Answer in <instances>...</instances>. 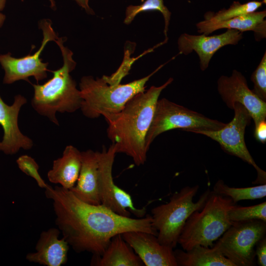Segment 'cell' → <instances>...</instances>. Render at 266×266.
<instances>
[{"instance_id": "6da1fadb", "label": "cell", "mask_w": 266, "mask_h": 266, "mask_svg": "<svg viewBox=\"0 0 266 266\" xmlns=\"http://www.w3.org/2000/svg\"><path fill=\"white\" fill-rule=\"evenodd\" d=\"M53 201L55 223L63 237L76 253L88 252L101 256L116 235L141 231L157 236L151 215L140 218L125 217L102 204L85 202L61 186L45 189Z\"/></svg>"}, {"instance_id": "7a4b0ae2", "label": "cell", "mask_w": 266, "mask_h": 266, "mask_svg": "<svg viewBox=\"0 0 266 266\" xmlns=\"http://www.w3.org/2000/svg\"><path fill=\"white\" fill-rule=\"evenodd\" d=\"M173 80L169 78L160 86L148 90L132 98L118 113L105 119L108 126V137L114 144L116 153L131 157L139 166L145 163L147 151L145 138L151 124L157 102L162 92Z\"/></svg>"}, {"instance_id": "3957f363", "label": "cell", "mask_w": 266, "mask_h": 266, "mask_svg": "<svg viewBox=\"0 0 266 266\" xmlns=\"http://www.w3.org/2000/svg\"><path fill=\"white\" fill-rule=\"evenodd\" d=\"M66 37H59L54 41L59 47L63 60L62 67L50 70L53 77L43 84H32L33 96L32 106L39 115L45 116L58 126L57 112L73 113L80 108L82 99L76 87L75 80L70 75L76 66L73 52L64 45Z\"/></svg>"}, {"instance_id": "277c9868", "label": "cell", "mask_w": 266, "mask_h": 266, "mask_svg": "<svg viewBox=\"0 0 266 266\" xmlns=\"http://www.w3.org/2000/svg\"><path fill=\"white\" fill-rule=\"evenodd\" d=\"M165 64L147 76L125 84L109 85L102 76L95 79L90 75L83 76L79 83L83 114L90 119L102 115L106 119L118 113L132 98L146 91L147 81Z\"/></svg>"}, {"instance_id": "5b68a950", "label": "cell", "mask_w": 266, "mask_h": 266, "mask_svg": "<svg viewBox=\"0 0 266 266\" xmlns=\"http://www.w3.org/2000/svg\"><path fill=\"white\" fill-rule=\"evenodd\" d=\"M234 204L230 198L211 191L203 207L194 211L185 223L178 239L183 250L197 245L212 247L232 225L228 211Z\"/></svg>"}, {"instance_id": "8992f818", "label": "cell", "mask_w": 266, "mask_h": 266, "mask_svg": "<svg viewBox=\"0 0 266 266\" xmlns=\"http://www.w3.org/2000/svg\"><path fill=\"white\" fill-rule=\"evenodd\" d=\"M199 189L198 185L184 187L174 193L169 202L152 209V224L158 232L157 237L161 244L174 248L188 218L203 207L211 191L208 189L194 202Z\"/></svg>"}, {"instance_id": "52a82bcc", "label": "cell", "mask_w": 266, "mask_h": 266, "mask_svg": "<svg viewBox=\"0 0 266 266\" xmlns=\"http://www.w3.org/2000/svg\"><path fill=\"white\" fill-rule=\"evenodd\" d=\"M226 125L163 98L157 102L153 118L146 136L145 147L148 151L157 136L171 130L179 129L188 132L195 130L217 131Z\"/></svg>"}, {"instance_id": "ba28073f", "label": "cell", "mask_w": 266, "mask_h": 266, "mask_svg": "<svg viewBox=\"0 0 266 266\" xmlns=\"http://www.w3.org/2000/svg\"><path fill=\"white\" fill-rule=\"evenodd\" d=\"M266 233V222L261 220L233 222L213 246L235 266H252L255 247Z\"/></svg>"}, {"instance_id": "9c48e42d", "label": "cell", "mask_w": 266, "mask_h": 266, "mask_svg": "<svg viewBox=\"0 0 266 266\" xmlns=\"http://www.w3.org/2000/svg\"><path fill=\"white\" fill-rule=\"evenodd\" d=\"M234 115L232 120L221 129L217 131L195 130L189 132L205 135L219 143L227 153L235 156L252 166L257 172V178L253 184H265L266 173L260 168L249 152L244 139L245 131L252 117L242 104L235 103Z\"/></svg>"}, {"instance_id": "30bf717a", "label": "cell", "mask_w": 266, "mask_h": 266, "mask_svg": "<svg viewBox=\"0 0 266 266\" xmlns=\"http://www.w3.org/2000/svg\"><path fill=\"white\" fill-rule=\"evenodd\" d=\"M49 19H43L38 22V28L43 34L41 45L35 53L22 58H15L11 53L0 54V64L4 71L3 83L10 84L23 80L30 82L29 78L33 77L37 83L47 77L48 63H44L40 55L46 44L55 41L59 37L52 27Z\"/></svg>"}, {"instance_id": "8fae6325", "label": "cell", "mask_w": 266, "mask_h": 266, "mask_svg": "<svg viewBox=\"0 0 266 266\" xmlns=\"http://www.w3.org/2000/svg\"><path fill=\"white\" fill-rule=\"evenodd\" d=\"M99 161V185L100 204L125 217L133 214L138 218L146 215V208H136L131 195L116 185L112 177V166L116 154L113 143L108 149L97 151Z\"/></svg>"}, {"instance_id": "7c38bea8", "label": "cell", "mask_w": 266, "mask_h": 266, "mask_svg": "<svg viewBox=\"0 0 266 266\" xmlns=\"http://www.w3.org/2000/svg\"><path fill=\"white\" fill-rule=\"evenodd\" d=\"M217 83L218 93L229 108L233 109L236 102L242 104L251 115L255 127L266 120V102L249 88L241 72L233 69L230 76H221Z\"/></svg>"}, {"instance_id": "4fadbf2b", "label": "cell", "mask_w": 266, "mask_h": 266, "mask_svg": "<svg viewBox=\"0 0 266 266\" xmlns=\"http://www.w3.org/2000/svg\"><path fill=\"white\" fill-rule=\"evenodd\" d=\"M242 38V32L232 29H227L222 33L211 36L183 33L179 37L177 45L180 54L187 55L195 51L199 58L200 68L204 71L217 51L227 45L237 44Z\"/></svg>"}, {"instance_id": "5bb4252c", "label": "cell", "mask_w": 266, "mask_h": 266, "mask_svg": "<svg viewBox=\"0 0 266 266\" xmlns=\"http://www.w3.org/2000/svg\"><path fill=\"white\" fill-rule=\"evenodd\" d=\"M27 102L25 97L18 94L14 97L13 103L9 105L0 96V125L3 130L0 151L5 154H15L20 149L30 150L33 145L32 139L20 131L18 123L20 109Z\"/></svg>"}, {"instance_id": "9a60e30c", "label": "cell", "mask_w": 266, "mask_h": 266, "mask_svg": "<svg viewBox=\"0 0 266 266\" xmlns=\"http://www.w3.org/2000/svg\"><path fill=\"white\" fill-rule=\"evenodd\" d=\"M146 266H178L173 248L161 244L157 236L141 231L121 234Z\"/></svg>"}, {"instance_id": "2e32d148", "label": "cell", "mask_w": 266, "mask_h": 266, "mask_svg": "<svg viewBox=\"0 0 266 266\" xmlns=\"http://www.w3.org/2000/svg\"><path fill=\"white\" fill-rule=\"evenodd\" d=\"M57 228L43 231L36 244L35 252L29 253L26 259L32 263L46 266H61L67 261L69 244L63 237Z\"/></svg>"}, {"instance_id": "e0dca14e", "label": "cell", "mask_w": 266, "mask_h": 266, "mask_svg": "<svg viewBox=\"0 0 266 266\" xmlns=\"http://www.w3.org/2000/svg\"><path fill=\"white\" fill-rule=\"evenodd\" d=\"M80 200L93 205L100 204L97 151L81 152V166L77 182L69 190Z\"/></svg>"}, {"instance_id": "ac0fdd59", "label": "cell", "mask_w": 266, "mask_h": 266, "mask_svg": "<svg viewBox=\"0 0 266 266\" xmlns=\"http://www.w3.org/2000/svg\"><path fill=\"white\" fill-rule=\"evenodd\" d=\"M266 10L254 11L227 20L211 22L204 20L196 24L199 33L209 35L215 31L226 29L235 30L243 33L253 31L255 38L260 41L266 36Z\"/></svg>"}, {"instance_id": "d6986e66", "label": "cell", "mask_w": 266, "mask_h": 266, "mask_svg": "<svg viewBox=\"0 0 266 266\" xmlns=\"http://www.w3.org/2000/svg\"><path fill=\"white\" fill-rule=\"evenodd\" d=\"M81 166V152L74 146L66 147L62 157L54 160L47 173L49 181L70 190L75 185Z\"/></svg>"}, {"instance_id": "ffe728a7", "label": "cell", "mask_w": 266, "mask_h": 266, "mask_svg": "<svg viewBox=\"0 0 266 266\" xmlns=\"http://www.w3.org/2000/svg\"><path fill=\"white\" fill-rule=\"evenodd\" d=\"M91 265L99 266H142L141 259L124 240L121 234L114 236L103 254L93 257Z\"/></svg>"}, {"instance_id": "44dd1931", "label": "cell", "mask_w": 266, "mask_h": 266, "mask_svg": "<svg viewBox=\"0 0 266 266\" xmlns=\"http://www.w3.org/2000/svg\"><path fill=\"white\" fill-rule=\"evenodd\" d=\"M173 252L178 266H235L214 246L197 245L187 251L176 249Z\"/></svg>"}, {"instance_id": "7402d4cb", "label": "cell", "mask_w": 266, "mask_h": 266, "mask_svg": "<svg viewBox=\"0 0 266 266\" xmlns=\"http://www.w3.org/2000/svg\"><path fill=\"white\" fill-rule=\"evenodd\" d=\"M213 193L230 198L234 203L242 200L262 199L266 196V184L246 188L230 187L219 180L214 187Z\"/></svg>"}, {"instance_id": "603a6c76", "label": "cell", "mask_w": 266, "mask_h": 266, "mask_svg": "<svg viewBox=\"0 0 266 266\" xmlns=\"http://www.w3.org/2000/svg\"><path fill=\"white\" fill-rule=\"evenodd\" d=\"M154 10L159 11L162 14L165 21L164 33L165 38H168L167 33L170 23L171 12L164 4V0H146L139 5H129L126 9L124 23L126 25H129L139 13Z\"/></svg>"}, {"instance_id": "cb8c5ba5", "label": "cell", "mask_w": 266, "mask_h": 266, "mask_svg": "<svg viewBox=\"0 0 266 266\" xmlns=\"http://www.w3.org/2000/svg\"><path fill=\"white\" fill-rule=\"evenodd\" d=\"M263 3L262 1L253 0L244 3L234 1L227 9L224 8L216 13H206L204 14V20L213 22L227 20L256 11L262 6Z\"/></svg>"}, {"instance_id": "d4e9b609", "label": "cell", "mask_w": 266, "mask_h": 266, "mask_svg": "<svg viewBox=\"0 0 266 266\" xmlns=\"http://www.w3.org/2000/svg\"><path fill=\"white\" fill-rule=\"evenodd\" d=\"M228 217L232 222L259 219L266 222V202L250 206L233 205L228 211Z\"/></svg>"}, {"instance_id": "484cf974", "label": "cell", "mask_w": 266, "mask_h": 266, "mask_svg": "<svg viewBox=\"0 0 266 266\" xmlns=\"http://www.w3.org/2000/svg\"><path fill=\"white\" fill-rule=\"evenodd\" d=\"M251 80L254 84L253 92L261 100L266 101V53L253 72Z\"/></svg>"}, {"instance_id": "4316f807", "label": "cell", "mask_w": 266, "mask_h": 266, "mask_svg": "<svg viewBox=\"0 0 266 266\" xmlns=\"http://www.w3.org/2000/svg\"><path fill=\"white\" fill-rule=\"evenodd\" d=\"M16 163L19 169L34 179L39 187L45 189L49 186L40 175L38 165L32 157L27 155H22L17 159Z\"/></svg>"}, {"instance_id": "83f0119b", "label": "cell", "mask_w": 266, "mask_h": 266, "mask_svg": "<svg viewBox=\"0 0 266 266\" xmlns=\"http://www.w3.org/2000/svg\"><path fill=\"white\" fill-rule=\"evenodd\" d=\"M255 250L257 256V262L260 266H266V237L262 238L256 245Z\"/></svg>"}, {"instance_id": "f1b7e54d", "label": "cell", "mask_w": 266, "mask_h": 266, "mask_svg": "<svg viewBox=\"0 0 266 266\" xmlns=\"http://www.w3.org/2000/svg\"><path fill=\"white\" fill-rule=\"evenodd\" d=\"M254 136L256 139L265 143L266 141V122H261L257 126L255 127Z\"/></svg>"}, {"instance_id": "f546056e", "label": "cell", "mask_w": 266, "mask_h": 266, "mask_svg": "<svg viewBox=\"0 0 266 266\" xmlns=\"http://www.w3.org/2000/svg\"><path fill=\"white\" fill-rule=\"evenodd\" d=\"M81 8L84 9L88 14H94V10L90 7L89 2L90 0H73Z\"/></svg>"}, {"instance_id": "4dcf8cb0", "label": "cell", "mask_w": 266, "mask_h": 266, "mask_svg": "<svg viewBox=\"0 0 266 266\" xmlns=\"http://www.w3.org/2000/svg\"><path fill=\"white\" fill-rule=\"evenodd\" d=\"M6 19V16L0 12V28H1Z\"/></svg>"}, {"instance_id": "1f68e13d", "label": "cell", "mask_w": 266, "mask_h": 266, "mask_svg": "<svg viewBox=\"0 0 266 266\" xmlns=\"http://www.w3.org/2000/svg\"><path fill=\"white\" fill-rule=\"evenodd\" d=\"M7 0H0V12H1L4 8Z\"/></svg>"}, {"instance_id": "d6a6232c", "label": "cell", "mask_w": 266, "mask_h": 266, "mask_svg": "<svg viewBox=\"0 0 266 266\" xmlns=\"http://www.w3.org/2000/svg\"><path fill=\"white\" fill-rule=\"evenodd\" d=\"M51 7L54 9L55 7V2L54 0H49Z\"/></svg>"}]
</instances>
